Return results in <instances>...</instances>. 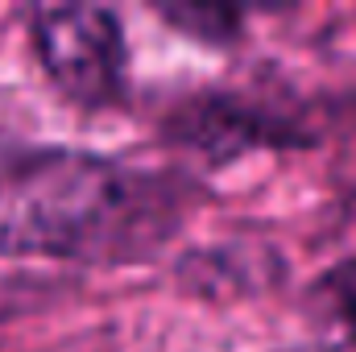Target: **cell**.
Instances as JSON below:
<instances>
[{"instance_id": "1", "label": "cell", "mask_w": 356, "mask_h": 352, "mask_svg": "<svg viewBox=\"0 0 356 352\" xmlns=\"http://www.w3.org/2000/svg\"><path fill=\"white\" fill-rule=\"evenodd\" d=\"M166 191L116 162H63L29 178L0 220L4 253L112 262L149 249L166 220Z\"/></svg>"}, {"instance_id": "2", "label": "cell", "mask_w": 356, "mask_h": 352, "mask_svg": "<svg viewBox=\"0 0 356 352\" xmlns=\"http://www.w3.org/2000/svg\"><path fill=\"white\" fill-rule=\"evenodd\" d=\"M29 42L46 79L71 104L99 112L124 104L129 42L108 4H42L29 13Z\"/></svg>"}, {"instance_id": "3", "label": "cell", "mask_w": 356, "mask_h": 352, "mask_svg": "<svg viewBox=\"0 0 356 352\" xmlns=\"http://www.w3.org/2000/svg\"><path fill=\"white\" fill-rule=\"evenodd\" d=\"M175 137L211 162H232L253 150H282V145L302 141V133L286 125L282 116H273L241 95H220V91L199 95L186 108H178Z\"/></svg>"}, {"instance_id": "4", "label": "cell", "mask_w": 356, "mask_h": 352, "mask_svg": "<svg viewBox=\"0 0 356 352\" xmlns=\"http://www.w3.org/2000/svg\"><path fill=\"white\" fill-rule=\"evenodd\" d=\"M311 303H315V311L332 323V332H340L344 344L356 349V257L332 265V269L315 282Z\"/></svg>"}, {"instance_id": "5", "label": "cell", "mask_w": 356, "mask_h": 352, "mask_svg": "<svg viewBox=\"0 0 356 352\" xmlns=\"http://www.w3.org/2000/svg\"><path fill=\"white\" fill-rule=\"evenodd\" d=\"M170 25H178L191 38H207V42H232L241 33V13L228 4H166L158 8Z\"/></svg>"}]
</instances>
